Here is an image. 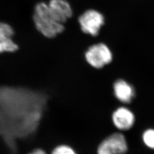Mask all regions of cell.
I'll use <instances>...</instances> for the list:
<instances>
[{"label": "cell", "mask_w": 154, "mask_h": 154, "mask_svg": "<svg viewBox=\"0 0 154 154\" xmlns=\"http://www.w3.org/2000/svg\"><path fill=\"white\" fill-rule=\"evenodd\" d=\"M48 94L32 88L0 86V130L32 131L47 107Z\"/></svg>", "instance_id": "obj_1"}, {"label": "cell", "mask_w": 154, "mask_h": 154, "mask_svg": "<svg viewBox=\"0 0 154 154\" xmlns=\"http://www.w3.org/2000/svg\"><path fill=\"white\" fill-rule=\"evenodd\" d=\"M33 20L37 31L47 38H54L65 30L64 24L55 18L48 4L45 2L35 6Z\"/></svg>", "instance_id": "obj_2"}, {"label": "cell", "mask_w": 154, "mask_h": 154, "mask_svg": "<svg viewBox=\"0 0 154 154\" xmlns=\"http://www.w3.org/2000/svg\"><path fill=\"white\" fill-rule=\"evenodd\" d=\"M84 59L94 69L100 70L112 62L114 54L108 45L100 42L88 46L84 53Z\"/></svg>", "instance_id": "obj_3"}, {"label": "cell", "mask_w": 154, "mask_h": 154, "mask_svg": "<svg viewBox=\"0 0 154 154\" xmlns=\"http://www.w3.org/2000/svg\"><path fill=\"white\" fill-rule=\"evenodd\" d=\"M80 30L83 34L97 37L105 25V17L99 11L90 9L83 12L78 18Z\"/></svg>", "instance_id": "obj_4"}, {"label": "cell", "mask_w": 154, "mask_h": 154, "mask_svg": "<svg viewBox=\"0 0 154 154\" xmlns=\"http://www.w3.org/2000/svg\"><path fill=\"white\" fill-rule=\"evenodd\" d=\"M128 149L126 138L121 132H115L99 144L97 154H125Z\"/></svg>", "instance_id": "obj_5"}, {"label": "cell", "mask_w": 154, "mask_h": 154, "mask_svg": "<svg viewBox=\"0 0 154 154\" xmlns=\"http://www.w3.org/2000/svg\"><path fill=\"white\" fill-rule=\"evenodd\" d=\"M111 121L117 130L126 131L131 129L134 126L136 118L132 110L123 105L113 111L111 114Z\"/></svg>", "instance_id": "obj_6"}, {"label": "cell", "mask_w": 154, "mask_h": 154, "mask_svg": "<svg viewBox=\"0 0 154 154\" xmlns=\"http://www.w3.org/2000/svg\"><path fill=\"white\" fill-rule=\"evenodd\" d=\"M112 88L114 97L123 105L130 104L135 97V88L125 79L119 78L116 80L112 84Z\"/></svg>", "instance_id": "obj_7"}, {"label": "cell", "mask_w": 154, "mask_h": 154, "mask_svg": "<svg viewBox=\"0 0 154 154\" xmlns=\"http://www.w3.org/2000/svg\"><path fill=\"white\" fill-rule=\"evenodd\" d=\"M14 33L11 25L0 21V54L14 53L18 50V45L13 40Z\"/></svg>", "instance_id": "obj_8"}, {"label": "cell", "mask_w": 154, "mask_h": 154, "mask_svg": "<svg viewBox=\"0 0 154 154\" xmlns=\"http://www.w3.org/2000/svg\"><path fill=\"white\" fill-rule=\"evenodd\" d=\"M48 4L53 14L63 24L73 16V9L67 0H50Z\"/></svg>", "instance_id": "obj_9"}, {"label": "cell", "mask_w": 154, "mask_h": 154, "mask_svg": "<svg viewBox=\"0 0 154 154\" xmlns=\"http://www.w3.org/2000/svg\"><path fill=\"white\" fill-rule=\"evenodd\" d=\"M142 140L144 145L149 149H154V129L148 128L142 134Z\"/></svg>", "instance_id": "obj_10"}, {"label": "cell", "mask_w": 154, "mask_h": 154, "mask_svg": "<svg viewBox=\"0 0 154 154\" xmlns=\"http://www.w3.org/2000/svg\"><path fill=\"white\" fill-rule=\"evenodd\" d=\"M51 154H78L72 147L67 144H61L55 147Z\"/></svg>", "instance_id": "obj_11"}, {"label": "cell", "mask_w": 154, "mask_h": 154, "mask_svg": "<svg viewBox=\"0 0 154 154\" xmlns=\"http://www.w3.org/2000/svg\"><path fill=\"white\" fill-rule=\"evenodd\" d=\"M30 154H46V153L45 151L41 149H37L34 150Z\"/></svg>", "instance_id": "obj_12"}]
</instances>
